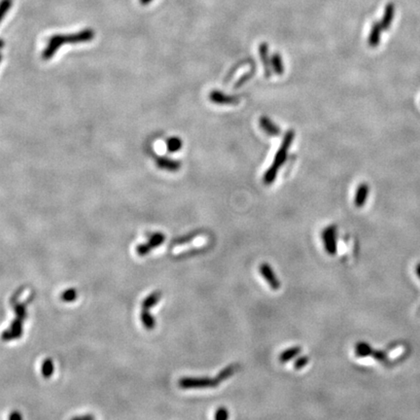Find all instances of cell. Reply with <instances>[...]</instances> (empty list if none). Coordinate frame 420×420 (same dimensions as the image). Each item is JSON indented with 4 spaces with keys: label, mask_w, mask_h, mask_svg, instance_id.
<instances>
[{
    "label": "cell",
    "mask_w": 420,
    "mask_h": 420,
    "mask_svg": "<svg viewBox=\"0 0 420 420\" xmlns=\"http://www.w3.org/2000/svg\"><path fill=\"white\" fill-rule=\"evenodd\" d=\"M294 137H295V132L293 130H288L285 133V135L283 137V140H282V143H281V145L279 146V149L277 150V152L275 154L274 162L272 163V165L267 169L266 173L264 174L263 182L266 185H271V184L275 183L277 173H278V169L284 164V162L287 159L288 152H289V149H290L292 143H293Z\"/></svg>",
    "instance_id": "cell-1"
},
{
    "label": "cell",
    "mask_w": 420,
    "mask_h": 420,
    "mask_svg": "<svg viewBox=\"0 0 420 420\" xmlns=\"http://www.w3.org/2000/svg\"><path fill=\"white\" fill-rule=\"evenodd\" d=\"M179 386L183 389H192V388L216 387L219 385V382L216 378L204 377H183L178 382Z\"/></svg>",
    "instance_id": "cell-2"
},
{
    "label": "cell",
    "mask_w": 420,
    "mask_h": 420,
    "mask_svg": "<svg viewBox=\"0 0 420 420\" xmlns=\"http://www.w3.org/2000/svg\"><path fill=\"white\" fill-rule=\"evenodd\" d=\"M65 44H68L67 35H65V34L53 35L49 40L47 47L42 53V59L45 61L51 60L56 55V53L60 50V48Z\"/></svg>",
    "instance_id": "cell-3"
},
{
    "label": "cell",
    "mask_w": 420,
    "mask_h": 420,
    "mask_svg": "<svg viewBox=\"0 0 420 420\" xmlns=\"http://www.w3.org/2000/svg\"><path fill=\"white\" fill-rule=\"evenodd\" d=\"M324 247L329 255L337 254V228L334 225L327 227L322 233Z\"/></svg>",
    "instance_id": "cell-4"
},
{
    "label": "cell",
    "mask_w": 420,
    "mask_h": 420,
    "mask_svg": "<svg viewBox=\"0 0 420 420\" xmlns=\"http://www.w3.org/2000/svg\"><path fill=\"white\" fill-rule=\"evenodd\" d=\"M260 273L273 290L276 291L280 288L281 283L279 282L277 276L275 275L274 270L268 263H263L260 266Z\"/></svg>",
    "instance_id": "cell-5"
},
{
    "label": "cell",
    "mask_w": 420,
    "mask_h": 420,
    "mask_svg": "<svg viewBox=\"0 0 420 420\" xmlns=\"http://www.w3.org/2000/svg\"><path fill=\"white\" fill-rule=\"evenodd\" d=\"M208 97L212 103H215L218 105H235V104L240 103L239 97L229 96L227 94H224L223 92L217 91V90L212 91Z\"/></svg>",
    "instance_id": "cell-6"
},
{
    "label": "cell",
    "mask_w": 420,
    "mask_h": 420,
    "mask_svg": "<svg viewBox=\"0 0 420 420\" xmlns=\"http://www.w3.org/2000/svg\"><path fill=\"white\" fill-rule=\"evenodd\" d=\"M259 54H260V59L262 61V64L264 66V71H265V75L267 78H270L273 74V68H272V63H271V59H270V54H269V45L266 42H263L260 44L259 46Z\"/></svg>",
    "instance_id": "cell-7"
},
{
    "label": "cell",
    "mask_w": 420,
    "mask_h": 420,
    "mask_svg": "<svg viewBox=\"0 0 420 420\" xmlns=\"http://www.w3.org/2000/svg\"><path fill=\"white\" fill-rule=\"evenodd\" d=\"M95 35H96V33L91 29L83 30L79 33H73V34L68 35V43L69 44H79V43L90 42L95 38Z\"/></svg>",
    "instance_id": "cell-8"
},
{
    "label": "cell",
    "mask_w": 420,
    "mask_h": 420,
    "mask_svg": "<svg viewBox=\"0 0 420 420\" xmlns=\"http://www.w3.org/2000/svg\"><path fill=\"white\" fill-rule=\"evenodd\" d=\"M259 124L262 130L270 136H278L281 132V129H279V127L268 116H262L259 120Z\"/></svg>",
    "instance_id": "cell-9"
},
{
    "label": "cell",
    "mask_w": 420,
    "mask_h": 420,
    "mask_svg": "<svg viewBox=\"0 0 420 420\" xmlns=\"http://www.w3.org/2000/svg\"><path fill=\"white\" fill-rule=\"evenodd\" d=\"M370 194V187L367 183H361L356 189L355 196H354V204L356 207L361 208L363 207L369 197Z\"/></svg>",
    "instance_id": "cell-10"
},
{
    "label": "cell",
    "mask_w": 420,
    "mask_h": 420,
    "mask_svg": "<svg viewBox=\"0 0 420 420\" xmlns=\"http://www.w3.org/2000/svg\"><path fill=\"white\" fill-rule=\"evenodd\" d=\"M164 239H165V237L161 233L154 234L150 238V241H149L148 244H143V245H140V246L137 247V253L140 254V255H145L151 250V248L160 246L164 242Z\"/></svg>",
    "instance_id": "cell-11"
},
{
    "label": "cell",
    "mask_w": 420,
    "mask_h": 420,
    "mask_svg": "<svg viewBox=\"0 0 420 420\" xmlns=\"http://www.w3.org/2000/svg\"><path fill=\"white\" fill-rule=\"evenodd\" d=\"M382 31H384V30H383L380 22L372 23L371 32L369 34V39H368V43L372 48H376L378 46V44L380 43Z\"/></svg>",
    "instance_id": "cell-12"
},
{
    "label": "cell",
    "mask_w": 420,
    "mask_h": 420,
    "mask_svg": "<svg viewBox=\"0 0 420 420\" xmlns=\"http://www.w3.org/2000/svg\"><path fill=\"white\" fill-rule=\"evenodd\" d=\"M157 165L163 170L176 172L181 168V162L169 159V158H165V157H160L157 159Z\"/></svg>",
    "instance_id": "cell-13"
},
{
    "label": "cell",
    "mask_w": 420,
    "mask_h": 420,
    "mask_svg": "<svg viewBox=\"0 0 420 420\" xmlns=\"http://www.w3.org/2000/svg\"><path fill=\"white\" fill-rule=\"evenodd\" d=\"M394 16H395V6H394L393 3H388L387 5L385 6L383 17L380 21V24H381L384 31H387L391 28V25H392L393 20H394Z\"/></svg>",
    "instance_id": "cell-14"
},
{
    "label": "cell",
    "mask_w": 420,
    "mask_h": 420,
    "mask_svg": "<svg viewBox=\"0 0 420 420\" xmlns=\"http://www.w3.org/2000/svg\"><path fill=\"white\" fill-rule=\"evenodd\" d=\"M373 349H372L371 344H369L368 342L365 341H360L357 342L355 345V355L359 358H365V357H369L372 356L373 353Z\"/></svg>",
    "instance_id": "cell-15"
},
{
    "label": "cell",
    "mask_w": 420,
    "mask_h": 420,
    "mask_svg": "<svg viewBox=\"0 0 420 420\" xmlns=\"http://www.w3.org/2000/svg\"><path fill=\"white\" fill-rule=\"evenodd\" d=\"M271 63H272V68L273 71L275 72L276 75H282L284 73V64H283V60L280 54L278 53H274L272 58H271Z\"/></svg>",
    "instance_id": "cell-16"
},
{
    "label": "cell",
    "mask_w": 420,
    "mask_h": 420,
    "mask_svg": "<svg viewBox=\"0 0 420 420\" xmlns=\"http://www.w3.org/2000/svg\"><path fill=\"white\" fill-rule=\"evenodd\" d=\"M301 351H302V348L300 347V346H294V347H290V348H288V349H286V350H284L279 357H278V360H279V362H281V363H287V362H289V361H291L292 359H294L295 357H297V356L299 355L300 353H301Z\"/></svg>",
    "instance_id": "cell-17"
},
{
    "label": "cell",
    "mask_w": 420,
    "mask_h": 420,
    "mask_svg": "<svg viewBox=\"0 0 420 420\" xmlns=\"http://www.w3.org/2000/svg\"><path fill=\"white\" fill-rule=\"evenodd\" d=\"M238 370H239V365L232 364V365L228 366L226 368H224L221 372L217 374V376L215 378L220 383V382L226 380L228 378H230L232 375H234L235 372H237Z\"/></svg>",
    "instance_id": "cell-18"
},
{
    "label": "cell",
    "mask_w": 420,
    "mask_h": 420,
    "mask_svg": "<svg viewBox=\"0 0 420 420\" xmlns=\"http://www.w3.org/2000/svg\"><path fill=\"white\" fill-rule=\"evenodd\" d=\"M183 146V141L180 137L172 136L166 140V149L169 153H175L181 150Z\"/></svg>",
    "instance_id": "cell-19"
},
{
    "label": "cell",
    "mask_w": 420,
    "mask_h": 420,
    "mask_svg": "<svg viewBox=\"0 0 420 420\" xmlns=\"http://www.w3.org/2000/svg\"><path fill=\"white\" fill-rule=\"evenodd\" d=\"M160 299H161V293L160 292H155V293L151 294L143 303V309L148 310L150 307H154L155 305H157V303L159 302Z\"/></svg>",
    "instance_id": "cell-20"
},
{
    "label": "cell",
    "mask_w": 420,
    "mask_h": 420,
    "mask_svg": "<svg viewBox=\"0 0 420 420\" xmlns=\"http://www.w3.org/2000/svg\"><path fill=\"white\" fill-rule=\"evenodd\" d=\"M141 319H142V322L144 324L146 329H148V330L154 329L156 322H155L154 318L152 317V315L145 309H143V312L141 314Z\"/></svg>",
    "instance_id": "cell-21"
},
{
    "label": "cell",
    "mask_w": 420,
    "mask_h": 420,
    "mask_svg": "<svg viewBox=\"0 0 420 420\" xmlns=\"http://www.w3.org/2000/svg\"><path fill=\"white\" fill-rule=\"evenodd\" d=\"M13 5V0H1L0 1V23L4 19L5 15L9 12Z\"/></svg>",
    "instance_id": "cell-22"
},
{
    "label": "cell",
    "mask_w": 420,
    "mask_h": 420,
    "mask_svg": "<svg viewBox=\"0 0 420 420\" xmlns=\"http://www.w3.org/2000/svg\"><path fill=\"white\" fill-rule=\"evenodd\" d=\"M308 362H309L308 356H301L298 359H296V361L294 362V369L295 370H301V369H303L307 366Z\"/></svg>",
    "instance_id": "cell-23"
},
{
    "label": "cell",
    "mask_w": 420,
    "mask_h": 420,
    "mask_svg": "<svg viewBox=\"0 0 420 420\" xmlns=\"http://www.w3.org/2000/svg\"><path fill=\"white\" fill-rule=\"evenodd\" d=\"M214 418L217 420H226L229 418V410L226 407H219L214 415Z\"/></svg>",
    "instance_id": "cell-24"
},
{
    "label": "cell",
    "mask_w": 420,
    "mask_h": 420,
    "mask_svg": "<svg viewBox=\"0 0 420 420\" xmlns=\"http://www.w3.org/2000/svg\"><path fill=\"white\" fill-rule=\"evenodd\" d=\"M372 356L376 361H378V362H384L387 359L386 353L383 352V351H376V350H374Z\"/></svg>",
    "instance_id": "cell-25"
},
{
    "label": "cell",
    "mask_w": 420,
    "mask_h": 420,
    "mask_svg": "<svg viewBox=\"0 0 420 420\" xmlns=\"http://www.w3.org/2000/svg\"><path fill=\"white\" fill-rule=\"evenodd\" d=\"M52 372H53V365H52V363H51V361L48 360V361H46L45 363H44V366H43V374H44V376H50L51 374H52Z\"/></svg>",
    "instance_id": "cell-26"
},
{
    "label": "cell",
    "mask_w": 420,
    "mask_h": 420,
    "mask_svg": "<svg viewBox=\"0 0 420 420\" xmlns=\"http://www.w3.org/2000/svg\"><path fill=\"white\" fill-rule=\"evenodd\" d=\"M194 237H195V234L194 233H192L191 235H189V236H186V237H183V238H180V239H178L175 241V244H184V243H189L192 239H194Z\"/></svg>",
    "instance_id": "cell-27"
},
{
    "label": "cell",
    "mask_w": 420,
    "mask_h": 420,
    "mask_svg": "<svg viewBox=\"0 0 420 420\" xmlns=\"http://www.w3.org/2000/svg\"><path fill=\"white\" fill-rule=\"evenodd\" d=\"M63 299L65 301H67V302L74 300L75 299V291L74 290H68V291L65 292L64 296H63Z\"/></svg>",
    "instance_id": "cell-28"
},
{
    "label": "cell",
    "mask_w": 420,
    "mask_h": 420,
    "mask_svg": "<svg viewBox=\"0 0 420 420\" xmlns=\"http://www.w3.org/2000/svg\"><path fill=\"white\" fill-rule=\"evenodd\" d=\"M153 0H139V2L142 4V5H148L149 3H151Z\"/></svg>",
    "instance_id": "cell-29"
},
{
    "label": "cell",
    "mask_w": 420,
    "mask_h": 420,
    "mask_svg": "<svg viewBox=\"0 0 420 420\" xmlns=\"http://www.w3.org/2000/svg\"><path fill=\"white\" fill-rule=\"evenodd\" d=\"M415 272H416V275H417V276L419 277L420 279V263L419 264H417V266H416V269H415Z\"/></svg>",
    "instance_id": "cell-30"
},
{
    "label": "cell",
    "mask_w": 420,
    "mask_h": 420,
    "mask_svg": "<svg viewBox=\"0 0 420 420\" xmlns=\"http://www.w3.org/2000/svg\"><path fill=\"white\" fill-rule=\"evenodd\" d=\"M4 45H5V42L2 39H0V50L4 48Z\"/></svg>",
    "instance_id": "cell-31"
},
{
    "label": "cell",
    "mask_w": 420,
    "mask_h": 420,
    "mask_svg": "<svg viewBox=\"0 0 420 420\" xmlns=\"http://www.w3.org/2000/svg\"><path fill=\"white\" fill-rule=\"evenodd\" d=\"M1 61H2V55H1V53H0V63H1Z\"/></svg>",
    "instance_id": "cell-32"
}]
</instances>
